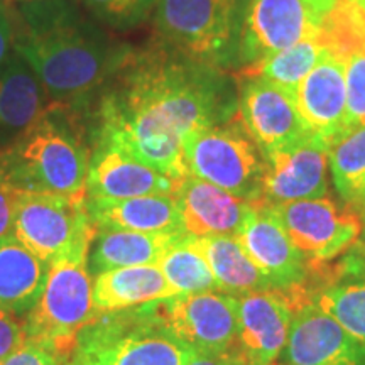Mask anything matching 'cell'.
Returning <instances> with one entry per match:
<instances>
[{
  "label": "cell",
  "mask_w": 365,
  "mask_h": 365,
  "mask_svg": "<svg viewBox=\"0 0 365 365\" xmlns=\"http://www.w3.org/2000/svg\"><path fill=\"white\" fill-rule=\"evenodd\" d=\"M232 81L158 43L132 49L83 105L95 140L112 144L159 173L182 180V140L237 117Z\"/></svg>",
  "instance_id": "obj_1"
},
{
  "label": "cell",
  "mask_w": 365,
  "mask_h": 365,
  "mask_svg": "<svg viewBox=\"0 0 365 365\" xmlns=\"http://www.w3.org/2000/svg\"><path fill=\"white\" fill-rule=\"evenodd\" d=\"M12 48L33 68L49 103L78 107L95 97L130 51L63 2L27 6Z\"/></svg>",
  "instance_id": "obj_2"
},
{
  "label": "cell",
  "mask_w": 365,
  "mask_h": 365,
  "mask_svg": "<svg viewBox=\"0 0 365 365\" xmlns=\"http://www.w3.org/2000/svg\"><path fill=\"white\" fill-rule=\"evenodd\" d=\"M88 117L83 107L48 103L6 156V176L26 191L86 193L90 149L85 143Z\"/></svg>",
  "instance_id": "obj_3"
},
{
  "label": "cell",
  "mask_w": 365,
  "mask_h": 365,
  "mask_svg": "<svg viewBox=\"0 0 365 365\" xmlns=\"http://www.w3.org/2000/svg\"><path fill=\"white\" fill-rule=\"evenodd\" d=\"M245 6L244 0H158V41L196 63L225 71L240 63Z\"/></svg>",
  "instance_id": "obj_4"
},
{
  "label": "cell",
  "mask_w": 365,
  "mask_h": 365,
  "mask_svg": "<svg viewBox=\"0 0 365 365\" xmlns=\"http://www.w3.org/2000/svg\"><path fill=\"white\" fill-rule=\"evenodd\" d=\"M95 313L88 255L61 259L49 266L43 293L27 313V340L43 345L65 364L78 350L81 331L93 323Z\"/></svg>",
  "instance_id": "obj_5"
},
{
  "label": "cell",
  "mask_w": 365,
  "mask_h": 365,
  "mask_svg": "<svg viewBox=\"0 0 365 365\" xmlns=\"http://www.w3.org/2000/svg\"><path fill=\"white\" fill-rule=\"evenodd\" d=\"M186 173L250 203H262L266 161L239 113L182 140Z\"/></svg>",
  "instance_id": "obj_6"
},
{
  "label": "cell",
  "mask_w": 365,
  "mask_h": 365,
  "mask_svg": "<svg viewBox=\"0 0 365 365\" xmlns=\"http://www.w3.org/2000/svg\"><path fill=\"white\" fill-rule=\"evenodd\" d=\"M95 232L86 193L22 190L17 198L12 234L49 266L61 259L88 255Z\"/></svg>",
  "instance_id": "obj_7"
},
{
  "label": "cell",
  "mask_w": 365,
  "mask_h": 365,
  "mask_svg": "<svg viewBox=\"0 0 365 365\" xmlns=\"http://www.w3.org/2000/svg\"><path fill=\"white\" fill-rule=\"evenodd\" d=\"M143 312L129 319L91 323L80 336L78 354L90 365H188L195 350L154 318L150 304Z\"/></svg>",
  "instance_id": "obj_8"
},
{
  "label": "cell",
  "mask_w": 365,
  "mask_h": 365,
  "mask_svg": "<svg viewBox=\"0 0 365 365\" xmlns=\"http://www.w3.org/2000/svg\"><path fill=\"white\" fill-rule=\"evenodd\" d=\"M336 0H249L240 41V65L247 66L317 34Z\"/></svg>",
  "instance_id": "obj_9"
},
{
  "label": "cell",
  "mask_w": 365,
  "mask_h": 365,
  "mask_svg": "<svg viewBox=\"0 0 365 365\" xmlns=\"http://www.w3.org/2000/svg\"><path fill=\"white\" fill-rule=\"evenodd\" d=\"M154 318L195 352H222L239 345L237 298L220 291L178 294L150 304Z\"/></svg>",
  "instance_id": "obj_10"
},
{
  "label": "cell",
  "mask_w": 365,
  "mask_h": 365,
  "mask_svg": "<svg viewBox=\"0 0 365 365\" xmlns=\"http://www.w3.org/2000/svg\"><path fill=\"white\" fill-rule=\"evenodd\" d=\"M274 208L293 244L307 255L309 264L336 259L357 244L364 230L360 213L352 205L339 207L327 196L274 205Z\"/></svg>",
  "instance_id": "obj_11"
},
{
  "label": "cell",
  "mask_w": 365,
  "mask_h": 365,
  "mask_svg": "<svg viewBox=\"0 0 365 365\" xmlns=\"http://www.w3.org/2000/svg\"><path fill=\"white\" fill-rule=\"evenodd\" d=\"M303 304V296L296 289L237 296L239 345L250 365L276 362L286 349L294 314Z\"/></svg>",
  "instance_id": "obj_12"
},
{
  "label": "cell",
  "mask_w": 365,
  "mask_h": 365,
  "mask_svg": "<svg viewBox=\"0 0 365 365\" xmlns=\"http://www.w3.org/2000/svg\"><path fill=\"white\" fill-rule=\"evenodd\" d=\"M240 78L244 83L239 95V117L264 158L313 134L301 117L293 93L257 76Z\"/></svg>",
  "instance_id": "obj_13"
},
{
  "label": "cell",
  "mask_w": 365,
  "mask_h": 365,
  "mask_svg": "<svg viewBox=\"0 0 365 365\" xmlns=\"http://www.w3.org/2000/svg\"><path fill=\"white\" fill-rule=\"evenodd\" d=\"M330 144L309 134L298 143L267 154L262 203L284 205L298 200L323 198L328 193Z\"/></svg>",
  "instance_id": "obj_14"
},
{
  "label": "cell",
  "mask_w": 365,
  "mask_h": 365,
  "mask_svg": "<svg viewBox=\"0 0 365 365\" xmlns=\"http://www.w3.org/2000/svg\"><path fill=\"white\" fill-rule=\"evenodd\" d=\"M235 237L276 289H307L309 262L293 244L276 208L255 203Z\"/></svg>",
  "instance_id": "obj_15"
},
{
  "label": "cell",
  "mask_w": 365,
  "mask_h": 365,
  "mask_svg": "<svg viewBox=\"0 0 365 365\" xmlns=\"http://www.w3.org/2000/svg\"><path fill=\"white\" fill-rule=\"evenodd\" d=\"M284 352L287 365H365V344L314 301L296 312Z\"/></svg>",
  "instance_id": "obj_16"
},
{
  "label": "cell",
  "mask_w": 365,
  "mask_h": 365,
  "mask_svg": "<svg viewBox=\"0 0 365 365\" xmlns=\"http://www.w3.org/2000/svg\"><path fill=\"white\" fill-rule=\"evenodd\" d=\"M180 181L137 161L115 145L95 140L86 175L88 200H125L148 195H175Z\"/></svg>",
  "instance_id": "obj_17"
},
{
  "label": "cell",
  "mask_w": 365,
  "mask_h": 365,
  "mask_svg": "<svg viewBox=\"0 0 365 365\" xmlns=\"http://www.w3.org/2000/svg\"><path fill=\"white\" fill-rule=\"evenodd\" d=\"M296 105L314 135L333 144L345 134V63L325 54L304 76L296 91Z\"/></svg>",
  "instance_id": "obj_18"
},
{
  "label": "cell",
  "mask_w": 365,
  "mask_h": 365,
  "mask_svg": "<svg viewBox=\"0 0 365 365\" xmlns=\"http://www.w3.org/2000/svg\"><path fill=\"white\" fill-rule=\"evenodd\" d=\"M186 234L196 237L237 235L254 205L198 178H182L176 188Z\"/></svg>",
  "instance_id": "obj_19"
},
{
  "label": "cell",
  "mask_w": 365,
  "mask_h": 365,
  "mask_svg": "<svg viewBox=\"0 0 365 365\" xmlns=\"http://www.w3.org/2000/svg\"><path fill=\"white\" fill-rule=\"evenodd\" d=\"M49 100L29 63L11 51L0 65V153H6L46 110Z\"/></svg>",
  "instance_id": "obj_20"
},
{
  "label": "cell",
  "mask_w": 365,
  "mask_h": 365,
  "mask_svg": "<svg viewBox=\"0 0 365 365\" xmlns=\"http://www.w3.org/2000/svg\"><path fill=\"white\" fill-rule=\"evenodd\" d=\"M95 227L145 234H186L175 195H148L125 200H88Z\"/></svg>",
  "instance_id": "obj_21"
},
{
  "label": "cell",
  "mask_w": 365,
  "mask_h": 365,
  "mask_svg": "<svg viewBox=\"0 0 365 365\" xmlns=\"http://www.w3.org/2000/svg\"><path fill=\"white\" fill-rule=\"evenodd\" d=\"M178 296L158 266L117 267L97 274L93 282V301L97 312H124L148 307Z\"/></svg>",
  "instance_id": "obj_22"
},
{
  "label": "cell",
  "mask_w": 365,
  "mask_h": 365,
  "mask_svg": "<svg viewBox=\"0 0 365 365\" xmlns=\"http://www.w3.org/2000/svg\"><path fill=\"white\" fill-rule=\"evenodd\" d=\"M49 264L16 235L0 239V307L16 317L33 309L48 277Z\"/></svg>",
  "instance_id": "obj_23"
},
{
  "label": "cell",
  "mask_w": 365,
  "mask_h": 365,
  "mask_svg": "<svg viewBox=\"0 0 365 365\" xmlns=\"http://www.w3.org/2000/svg\"><path fill=\"white\" fill-rule=\"evenodd\" d=\"M182 234H145L97 227L90 247V269L95 274L117 267L158 266L173 242Z\"/></svg>",
  "instance_id": "obj_24"
},
{
  "label": "cell",
  "mask_w": 365,
  "mask_h": 365,
  "mask_svg": "<svg viewBox=\"0 0 365 365\" xmlns=\"http://www.w3.org/2000/svg\"><path fill=\"white\" fill-rule=\"evenodd\" d=\"M217 281V289L230 296L276 289L272 281L245 252L235 235L198 237Z\"/></svg>",
  "instance_id": "obj_25"
},
{
  "label": "cell",
  "mask_w": 365,
  "mask_h": 365,
  "mask_svg": "<svg viewBox=\"0 0 365 365\" xmlns=\"http://www.w3.org/2000/svg\"><path fill=\"white\" fill-rule=\"evenodd\" d=\"M158 267L178 294L218 291L217 281L196 235L182 234L178 237L161 257Z\"/></svg>",
  "instance_id": "obj_26"
},
{
  "label": "cell",
  "mask_w": 365,
  "mask_h": 365,
  "mask_svg": "<svg viewBox=\"0 0 365 365\" xmlns=\"http://www.w3.org/2000/svg\"><path fill=\"white\" fill-rule=\"evenodd\" d=\"M325 54L327 53L318 44L317 34H314L299 41L298 44L291 46L284 51L264 58L261 61L252 63V65L242 66L239 75L257 76V78L267 80L271 83L279 85L281 88L287 90L296 97L301 81Z\"/></svg>",
  "instance_id": "obj_27"
},
{
  "label": "cell",
  "mask_w": 365,
  "mask_h": 365,
  "mask_svg": "<svg viewBox=\"0 0 365 365\" xmlns=\"http://www.w3.org/2000/svg\"><path fill=\"white\" fill-rule=\"evenodd\" d=\"M317 41L323 51L345 65L365 54V11L350 0H336L318 27Z\"/></svg>",
  "instance_id": "obj_28"
},
{
  "label": "cell",
  "mask_w": 365,
  "mask_h": 365,
  "mask_svg": "<svg viewBox=\"0 0 365 365\" xmlns=\"http://www.w3.org/2000/svg\"><path fill=\"white\" fill-rule=\"evenodd\" d=\"M328 164L336 191L354 207L365 188V125L345 132L330 145Z\"/></svg>",
  "instance_id": "obj_29"
},
{
  "label": "cell",
  "mask_w": 365,
  "mask_h": 365,
  "mask_svg": "<svg viewBox=\"0 0 365 365\" xmlns=\"http://www.w3.org/2000/svg\"><path fill=\"white\" fill-rule=\"evenodd\" d=\"M313 301L350 335L365 344V279L355 277L333 282L322 287Z\"/></svg>",
  "instance_id": "obj_30"
},
{
  "label": "cell",
  "mask_w": 365,
  "mask_h": 365,
  "mask_svg": "<svg viewBox=\"0 0 365 365\" xmlns=\"http://www.w3.org/2000/svg\"><path fill=\"white\" fill-rule=\"evenodd\" d=\"M83 4L105 26L129 31L149 19L158 0H83Z\"/></svg>",
  "instance_id": "obj_31"
},
{
  "label": "cell",
  "mask_w": 365,
  "mask_h": 365,
  "mask_svg": "<svg viewBox=\"0 0 365 365\" xmlns=\"http://www.w3.org/2000/svg\"><path fill=\"white\" fill-rule=\"evenodd\" d=\"M346 115L345 132L365 125V54L355 56L345 65Z\"/></svg>",
  "instance_id": "obj_32"
},
{
  "label": "cell",
  "mask_w": 365,
  "mask_h": 365,
  "mask_svg": "<svg viewBox=\"0 0 365 365\" xmlns=\"http://www.w3.org/2000/svg\"><path fill=\"white\" fill-rule=\"evenodd\" d=\"M0 365H63L59 359L43 345L27 340L7 357L0 359Z\"/></svg>",
  "instance_id": "obj_33"
},
{
  "label": "cell",
  "mask_w": 365,
  "mask_h": 365,
  "mask_svg": "<svg viewBox=\"0 0 365 365\" xmlns=\"http://www.w3.org/2000/svg\"><path fill=\"white\" fill-rule=\"evenodd\" d=\"M27 341V333L22 323L7 309L0 307V359L7 357L14 350Z\"/></svg>",
  "instance_id": "obj_34"
},
{
  "label": "cell",
  "mask_w": 365,
  "mask_h": 365,
  "mask_svg": "<svg viewBox=\"0 0 365 365\" xmlns=\"http://www.w3.org/2000/svg\"><path fill=\"white\" fill-rule=\"evenodd\" d=\"M21 191L7 176L0 178V239L12 234Z\"/></svg>",
  "instance_id": "obj_35"
},
{
  "label": "cell",
  "mask_w": 365,
  "mask_h": 365,
  "mask_svg": "<svg viewBox=\"0 0 365 365\" xmlns=\"http://www.w3.org/2000/svg\"><path fill=\"white\" fill-rule=\"evenodd\" d=\"M249 364L240 345L222 352H195L188 365H245Z\"/></svg>",
  "instance_id": "obj_36"
},
{
  "label": "cell",
  "mask_w": 365,
  "mask_h": 365,
  "mask_svg": "<svg viewBox=\"0 0 365 365\" xmlns=\"http://www.w3.org/2000/svg\"><path fill=\"white\" fill-rule=\"evenodd\" d=\"M14 39V26L12 19L9 16V11L0 0V65L6 61V58L11 54V46Z\"/></svg>",
  "instance_id": "obj_37"
},
{
  "label": "cell",
  "mask_w": 365,
  "mask_h": 365,
  "mask_svg": "<svg viewBox=\"0 0 365 365\" xmlns=\"http://www.w3.org/2000/svg\"><path fill=\"white\" fill-rule=\"evenodd\" d=\"M63 365H90V364H88V360L83 357V355L76 354L75 357H73L71 360H68V362H65Z\"/></svg>",
  "instance_id": "obj_38"
},
{
  "label": "cell",
  "mask_w": 365,
  "mask_h": 365,
  "mask_svg": "<svg viewBox=\"0 0 365 365\" xmlns=\"http://www.w3.org/2000/svg\"><path fill=\"white\" fill-rule=\"evenodd\" d=\"M6 176V156L4 153H0V178Z\"/></svg>",
  "instance_id": "obj_39"
},
{
  "label": "cell",
  "mask_w": 365,
  "mask_h": 365,
  "mask_svg": "<svg viewBox=\"0 0 365 365\" xmlns=\"http://www.w3.org/2000/svg\"><path fill=\"white\" fill-rule=\"evenodd\" d=\"M355 210H357V212L359 213H365V198L362 200V202H360L359 205H357V207H354Z\"/></svg>",
  "instance_id": "obj_40"
},
{
  "label": "cell",
  "mask_w": 365,
  "mask_h": 365,
  "mask_svg": "<svg viewBox=\"0 0 365 365\" xmlns=\"http://www.w3.org/2000/svg\"><path fill=\"white\" fill-rule=\"evenodd\" d=\"M350 2L357 4V6H360V7H362V6H364V4H365V0H350Z\"/></svg>",
  "instance_id": "obj_41"
},
{
  "label": "cell",
  "mask_w": 365,
  "mask_h": 365,
  "mask_svg": "<svg viewBox=\"0 0 365 365\" xmlns=\"http://www.w3.org/2000/svg\"><path fill=\"white\" fill-rule=\"evenodd\" d=\"M364 198H365V188H364V193H362V196H360V198H359V202H357V203H355V205H354V207H357V205H359L360 202H362V200H364Z\"/></svg>",
  "instance_id": "obj_42"
},
{
  "label": "cell",
  "mask_w": 365,
  "mask_h": 365,
  "mask_svg": "<svg viewBox=\"0 0 365 365\" xmlns=\"http://www.w3.org/2000/svg\"><path fill=\"white\" fill-rule=\"evenodd\" d=\"M271 365H281V364H276V362H274V364H271Z\"/></svg>",
  "instance_id": "obj_43"
},
{
  "label": "cell",
  "mask_w": 365,
  "mask_h": 365,
  "mask_svg": "<svg viewBox=\"0 0 365 365\" xmlns=\"http://www.w3.org/2000/svg\"><path fill=\"white\" fill-rule=\"evenodd\" d=\"M362 9H364V11H365V4H364V6H362Z\"/></svg>",
  "instance_id": "obj_44"
},
{
  "label": "cell",
  "mask_w": 365,
  "mask_h": 365,
  "mask_svg": "<svg viewBox=\"0 0 365 365\" xmlns=\"http://www.w3.org/2000/svg\"><path fill=\"white\" fill-rule=\"evenodd\" d=\"M245 365H250V364H245Z\"/></svg>",
  "instance_id": "obj_45"
}]
</instances>
